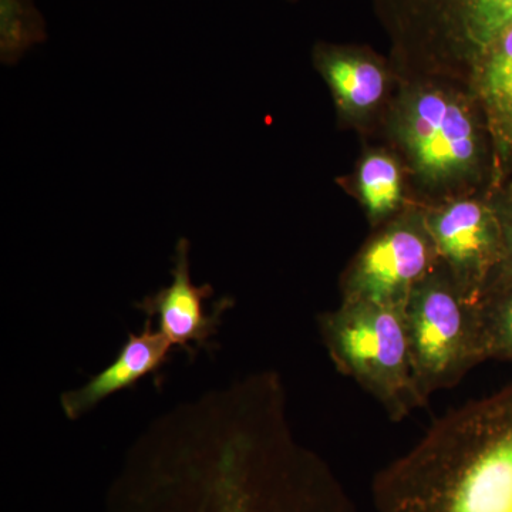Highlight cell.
Returning <instances> with one entry per match:
<instances>
[{
  "label": "cell",
  "instance_id": "cell-14",
  "mask_svg": "<svg viewBox=\"0 0 512 512\" xmlns=\"http://www.w3.org/2000/svg\"><path fill=\"white\" fill-rule=\"evenodd\" d=\"M47 40L46 20L35 0H0V62L15 66Z\"/></svg>",
  "mask_w": 512,
  "mask_h": 512
},
{
  "label": "cell",
  "instance_id": "cell-17",
  "mask_svg": "<svg viewBox=\"0 0 512 512\" xmlns=\"http://www.w3.org/2000/svg\"><path fill=\"white\" fill-rule=\"evenodd\" d=\"M291 2L296 3L299 2V0H291Z\"/></svg>",
  "mask_w": 512,
  "mask_h": 512
},
{
  "label": "cell",
  "instance_id": "cell-9",
  "mask_svg": "<svg viewBox=\"0 0 512 512\" xmlns=\"http://www.w3.org/2000/svg\"><path fill=\"white\" fill-rule=\"evenodd\" d=\"M441 262L468 301L480 305L503 261V231L491 194L423 207Z\"/></svg>",
  "mask_w": 512,
  "mask_h": 512
},
{
  "label": "cell",
  "instance_id": "cell-6",
  "mask_svg": "<svg viewBox=\"0 0 512 512\" xmlns=\"http://www.w3.org/2000/svg\"><path fill=\"white\" fill-rule=\"evenodd\" d=\"M404 323L414 379L427 402L487 360L480 305L468 301L443 262L410 292Z\"/></svg>",
  "mask_w": 512,
  "mask_h": 512
},
{
  "label": "cell",
  "instance_id": "cell-1",
  "mask_svg": "<svg viewBox=\"0 0 512 512\" xmlns=\"http://www.w3.org/2000/svg\"><path fill=\"white\" fill-rule=\"evenodd\" d=\"M245 383L225 412L138 444L104 512H357L328 464L292 436L284 393Z\"/></svg>",
  "mask_w": 512,
  "mask_h": 512
},
{
  "label": "cell",
  "instance_id": "cell-2",
  "mask_svg": "<svg viewBox=\"0 0 512 512\" xmlns=\"http://www.w3.org/2000/svg\"><path fill=\"white\" fill-rule=\"evenodd\" d=\"M372 498L376 512H512V384L437 420Z\"/></svg>",
  "mask_w": 512,
  "mask_h": 512
},
{
  "label": "cell",
  "instance_id": "cell-5",
  "mask_svg": "<svg viewBox=\"0 0 512 512\" xmlns=\"http://www.w3.org/2000/svg\"><path fill=\"white\" fill-rule=\"evenodd\" d=\"M330 359L355 380L393 421L426 406L410 355L404 308L372 302H343L318 318Z\"/></svg>",
  "mask_w": 512,
  "mask_h": 512
},
{
  "label": "cell",
  "instance_id": "cell-10",
  "mask_svg": "<svg viewBox=\"0 0 512 512\" xmlns=\"http://www.w3.org/2000/svg\"><path fill=\"white\" fill-rule=\"evenodd\" d=\"M173 282L154 295L147 296L138 308L147 318H157L158 330L170 340L171 345L181 346L192 352L191 345L202 346L215 332L222 311L227 302L217 312L205 313L202 301L212 296V286H195L191 281L190 242L181 238L175 248Z\"/></svg>",
  "mask_w": 512,
  "mask_h": 512
},
{
  "label": "cell",
  "instance_id": "cell-3",
  "mask_svg": "<svg viewBox=\"0 0 512 512\" xmlns=\"http://www.w3.org/2000/svg\"><path fill=\"white\" fill-rule=\"evenodd\" d=\"M399 156L414 204L493 194L500 167L484 111L468 84L437 76L400 77L375 138Z\"/></svg>",
  "mask_w": 512,
  "mask_h": 512
},
{
  "label": "cell",
  "instance_id": "cell-8",
  "mask_svg": "<svg viewBox=\"0 0 512 512\" xmlns=\"http://www.w3.org/2000/svg\"><path fill=\"white\" fill-rule=\"evenodd\" d=\"M312 64L328 86L338 127L375 140L400 84L389 55L367 45L319 40Z\"/></svg>",
  "mask_w": 512,
  "mask_h": 512
},
{
  "label": "cell",
  "instance_id": "cell-4",
  "mask_svg": "<svg viewBox=\"0 0 512 512\" xmlns=\"http://www.w3.org/2000/svg\"><path fill=\"white\" fill-rule=\"evenodd\" d=\"M400 77L468 84L474 67L512 25V0H372Z\"/></svg>",
  "mask_w": 512,
  "mask_h": 512
},
{
  "label": "cell",
  "instance_id": "cell-12",
  "mask_svg": "<svg viewBox=\"0 0 512 512\" xmlns=\"http://www.w3.org/2000/svg\"><path fill=\"white\" fill-rule=\"evenodd\" d=\"M171 348L173 345L170 340L160 330L151 328V320H147L143 332L128 336L127 342L111 365L97 373L80 389L63 394L64 414L70 420L80 419L106 397L134 386L138 380L164 365Z\"/></svg>",
  "mask_w": 512,
  "mask_h": 512
},
{
  "label": "cell",
  "instance_id": "cell-13",
  "mask_svg": "<svg viewBox=\"0 0 512 512\" xmlns=\"http://www.w3.org/2000/svg\"><path fill=\"white\" fill-rule=\"evenodd\" d=\"M468 86L490 127L503 185L512 180V25L478 60Z\"/></svg>",
  "mask_w": 512,
  "mask_h": 512
},
{
  "label": "cell",
  "instance_id": "cell-15",
  "mask_svg": "<svg viewBox=\"0 0 512 512\" xmlns=\"http://www.w3.org/2000/svg\"><path fill=\"white\" fill-rule=\"evenodd\" d=\"M480 312L485 357L512 362V285L485 296Z\"/></svg>",
  "mask_w": 512,
  "mask_h": 512
},
{
  "label": "cell",
  "instance_id": "cell-16",
  "mask_svg": "<svg viewBox=\"0 0 512 512\" xmlns=\"http://www.w3.org/2000/svg\"><path fill=\"white\" fill-rule=\"evenodd\" d=\"M501 231H503V261L495 272L485 296L512 285V180L500 185L491 194ZM484 296V298H485Z\"/></svg>",
  "mask_w": 512,
  "mask_h": 512
},
{
  "label": "cell",
  "instance_id": "cell-7",
  "mask_svg": "<svg viewBox=\"0 0 512 512\" xmlns=\"http://www.w3.org/2000/svg\"><path fill=\"white\" fill-rule=\"evenodd\" d=\"M441 264L424 208L412 205L372 229L339 278L343 302L404 308L410 292Z\"/></svg>",
  "mask_w": 512,
  "mask_h": 512
},
{
  "label": "cell",
  "instance_id": "cell-11",
  "mask_svg": "<svg viewBox=\"0 0 512 512\" xmlns=\"http://www.w3.org/2000/svg\"><path fill=\"white\" fill-rule=\"evenodd\" d=\"M336 184L359 204L370 229L416 205L402 160L382 141H363L352 171L336 178Z\"/></svg>",
  "mask_w": 512,
  "mask_h": 512
}]
</instances>
